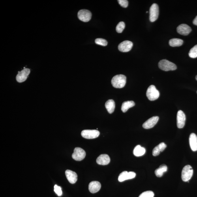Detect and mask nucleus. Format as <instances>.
<instances>
[{"label": "nucleus", "instance_id": "20e7f679", "mask_svg": "<svg viewBox=\"0 0 197 197\" xmlns=\"http://www.w3.org/2000/svg\"><path fill=\"white\" fill-rule=\"evenodd\" d=\"M193 174V170L190 165L186 166L183 168L181 173V178L185 182L190 180Z\"/></svg>", "mask_w": 197, "mask_h": 197}, {"label": "nucleus", "instance_id": "412c9836", "mask_svg": "<svg viewBox=\"0 0 197 197\" xmlns=\"http://www.w3.org/2000/svg\"><path fill=\"white\" fill-rule=\"evenodd\" d=\"M146 152V150L144 147H141L140 145H137L134 148L133 154L136 157H140L144 155Z\"/></svg>", "mask_w": 197, "mask_h": 197}, {"label": "nucleus", "instance_id": "7c9ffc66", "mask_svg": "<svg viewBox=\"0 0 197 197\" xmlns=\"http://www.w3.org/2000/svg\"><path fill=\"white\" fill-rule=\"evenodd\" d=\"M193 23L194 25L197 26V16L194 19L193 21Z\"/></svg>", "mask_w": 197, "mask_h": 197}, {"label": "nucleus", "instance_id": "a878e982", "mask_svg": "<svg viewBox=\"0 0 197 197\" xmlns=\"http://www.w3.org/2000/svg\"><path fill=\"white\" fill-rule=\"evenodd\" d=\"M125 24L123 22H121L119 23L117 26L116 30L118 33H121L125 29Z\"/></svg>", "mask_w": 197, "mask_h": 197}, {"label": "nucleus", "instance_id": "cd10ccee", "mask_svg": "<svg viewBox=\"0 0 197 197\" xmlns=\"http://www.w3.org/2000/svg\"><path fill=\"white\" fill-rule=\"evenodd\" d=\"M154 195L155 194L153 191L148 190L142 193L139 197H154Z\"/></svg>", "mask_w": 197, "mask_h": 197}, {"label": "nucleus", "instance_id": "0eeeda50", "mask_svg": "<svg viewBox=\"0 0 197 197\" xmlns=\"http://www.w3.org/2000/svg\"><path fill=\"white\" fill-rule=\"evenodd\" d=\"M86 156L85 151L80 147H76L74 149L72 157L77 161H80L84 159Z\"/></svg>", "mask_w": 197, "mask_h": 197}, {"label": "nucleus", "instance_id": "39448f33", "mask_svg": "<svg viewBox=\"0 0 197 197\" xmlns=\"http://www.w3.org/2000/svg\"><path fill=\"white\" fill-rule=\"evenodd\" d=\"M99 135V132L96 130H85L81 132V135L83 137L87 139L97 138Z\"/></svg>", "mask_w": 197, "mask_h": 197}, {"label": "nucleus", "instance_id": "4468645a", "mask_svg": "<svg viewBox=\"0 0 197 197\" xmlns=\"http://www.w3.org/2000/svg\"><path fill=\"white\" fill-rule=\"evenodd\" d=\"M158 119L159 117L157 116L151 117L143 124V127L145 129H150L153 128L157 123Z\"/></svg>", "mask_w": 197, "mask_h": 197}, {"label": "nucleus", "instance_id": "473e14b6", "mask_svg": "<svg viewBox=\"0 0 197 197\" xmlns=\"http://www.w3.org/2000/svg\"></svg>", "mask_w": 197, "mask_h": 197}, {"label": "nucleus", "instance_id": "b1692460", "mask_svg": "<svg viewBox=\"0 0 197 197\" xmlns=\"http://www.w3.org/2000/svg\"><path fill=\"white\" fill-rule=\"evenodd\" d=\"M183 44V41L179 38H173L169 41V44L172 47L181 46Z\"/></svg>", "mask_w": 197, "mask_h": 197}, {"label": "nucleus", "instance_id": "4be33fe9", "mask_svg": "<svg viewBox=\"0 0 197 197\" xmlns=\"http://www.w3.org/2000/svg\"><path fill=\"white\" fill-rule=\"evenodd\" d=\"M168 168L166 166L165 164H162L160 166L159 168L156 169L155 171V174L156 176L158 177H161L164 173L167 171Z\"/></svg>", "mask_w": 197, "mask_h": 197}, {"label": "nucleus", "instance_id": "393cba45", "mask_svg": "<svg viewBox=\"0 0 197 197\" xmlns=\"http://www.w3.org/2000/svg\"><path fill=\"white\" fill-rule=\"evenodd\" d=\"M189 55L192 58L197 57V45L190 49L189 53Z\"/></svg>", "mask_w": 197, "mask_h": 197}, {"label": "nucleus", "instance_id": "f3484780", "mask_svg": "<svg viewBox=\"0 0 197 197\" xmlns=\"http://www.w3.org/2000/svg\"><path fill=\"white\" fill-rule=\"evenodd\" d=\"M101 187V184L99 182L93 181L89 184V189L90 192L94 194L99 191Z\"/></svg>", "mask_w": 197, "mask_h": 197}, {"label": "nucleus", "instance_id": "2f4dec72", "mask_svg": "<svg viewBox=\"0 0 197 197\" xmlns=\"http://www.w3.org/2000/svg\"><path fill=\"white\" fill-rule=\"evenodd\" d=\"M196 80H197V75L196 76Z\"/></svg>", "mask_w": 197, "mask_h": 197}, {"label": "nucleus", "instance_id": "9d476101", "mask_svg": "<svg viewBox=\"0 0 197 197\" xmlns=\"http://www.w3.org/2000/svg\"><path fill=\"white\" fill-rule=\"evenodd\" d=\"M133 43L129 41H125L121 43L118 46V49L121 52H127L131 50Z\"/></svg>", "mask_w": 197, "mask_h": 197}, {"label": "nucleus", "instance_id": "2eb2a0df", "mask_svg": "<svg viewBox=\"0 0 197 197\" xmlns=\"http://www.w3.org/2000/svg\"><path fill=\"white\" fill-rule=\"evenodd\" d=\"M65 175L69 182L71 184H74L78 180V175L76 172L70 170L65 171Z\"/></svg>", "mask_w": 197, "mask_h": 197}, {"label": "nucleus", "instance_id": "f8f14e48", "mask_svg": "<svg viewBox=\"0 0 197 197\" xmlns=\"http://www.w3.org/2000/svg\"><path fill=\"white\" fill-rule=\"evenodd\" d=\"M136 176V173L133 172H127V171H123L119 175L118 177V181L123 182L126 180L132 179L134 178Z\"/></svg>", "mask_w": 197, "mask_h": 197}, {"label": "nucleus", "instance_id": "7ed1b4c3", "mask_svg": "<svg viewBox=\"0 0 197 197\" xmlns=\"http://www.w3.org/2000/svg\"><path fill=\"white\" fill-rule=\"evenodd\" d=\"M146 95L147 98L151 101L158 99L160 96L159 91L156 89L155 85H151L147 89Z\"/></svg>", "mask_w": 197, "mask_h": 197}, {"label": "nucleus", "instance_id": "a211bd4d", "mask_svg": "<svg viewBox=\"0 0 197 197\" xmlns=\"http://www.w3.org/2000/svg\"><path fill=\"white\" fill-rule=\"evenodd\" d=\"M190 147L193 151H197V136L196 134L192 133L190 134L189 138Z\"/></svg>", "mask_w": 197, "mask_h": 197}, {"label": "nucleus", "instance_id": "6ab92c4d", "mask_svg": "<svg viewBox=\"0 0 197 197\" xmlns=\"http://www.w3.org/2000/svg\"><path fill=\"white\" fill-rule=\"evenodd\" d=\"M166 147V145L164 142H161L153 149L152 154L154 156H157L160 153L163 151Z\"/></svg>", "mask_w": 197, "mask_h": 197}, {"label": "nucleus", "instance_id": "1a4fd4ad", "mask_svg": "<svg viewBox=\"0 0 197 197\" xmlns=\"http://www.w3.org/2000/svg\"><path fill=\"white\" fill-rule=\"evenodd\" d=\"M186 117L185 113L182 111H178L177 116V125L179 128H183L185 126Z\"/></svg>", "mask_w": 197, "mask_h": 197}, {"label": "nucleus", "instance_id": "ddd939ff", "mask_svg": "<svg viewBox=\"0 0 197 197\" xmlns=\"http://www.w3.org/2000/svg\"><path fill=\"white\" fill-rule=\"evenodd\" d=\"M177 31L178 33L183 36H187L191 31V28L187 24L180 25L177 27Z\"/></svg>", "mask_w": 197, "mask_h": 197}, {"label": "nucleus", "instance_id": "dca6fc26", "mask_svg": "<svg viewBox=\"0 0 197 197\" xmlns=\"http://www.w3.org/2000/svg\"><path fill=\"white\" fill-rule=\"evenodd\" d=\"M110 161V157L106 154H102L100 155L96 159V162L100 165H107Z\"/></svg>", "mask_w": 197, "mask_h": 197}, {"label": "nucleus", "instance_id": "9b49d317", "mask_svg": "<svg viewBox=\"0 0 197 197\" xmlns=\"http://www.w3.org/2000/svg\"><path fill=\"white\" fill-rule=\"evenodd\" d=\"M31 72L30 69L25 68L21 72H19L18 74L16 76V80L19 83L24 82L26 80L28 76Z\"/></svg>", "mask_w": 197, "mask_h": 197}, {"label": "nucleus", "instance_id": "c756f323", "mask_svg": "<svg viewBox=\"0 0 197 197\" xmlns=\"http://www.w3.org/2000/svg\"><path fill=\"white\" fill-rule=\"evenodd\" d=\"M118 2L119 5L122 7L124 8H126L128 6V1L127 0H119Z\"/></svg>", "mask_w": 197, "mask_h": 197}, {"label": "nucleus", "instance_id": "c85d7f7f", "mask_svg": "<svg viewBox=\"0 0 197 197\" xmlns=\"http://www.w3.org/2000/svg\"><path fill=\"white\" fill-rule=\"evenodd\" d=\"M54 191L59 196H61L62 195L61 188L59 186L55 185L54 186Z\"/></svg>", "mask_w": 197, "mask_h": 197}, {"label": "nucleus", "instance_id": "bb28decb", "mask_svg": "<svg viewBox=\"0 0 197 197\" xmlns=\"http://www.w3.org/2000/svg\"><path fill=\"white\" fill-rule=\"evenodd\" d=\"M95 42L96 44L103 46H106L108 44L107 41L102 38H97L95 40Z\"/></svg>", "mask_w": 197, "mask_h": 197}, {"label": "nucleus", "instance_id": "f257e3e1", "mask_svg": "<svg viewBox=\"0 0 197 197\" xmlns=\"http://www.w3.org/2000/svg\"><path fill=\"white\" fill-rule=\"evenodd\" d=\"M126 82V77L123 74L117 75L111 80L113 87L117 89L123 88L125 86Z\"/></svg>", "mask_w": 197, "mask_h": 197}, {"label": "nucleus", "instance_id": "6e6552de", "mask_svg": "<svg viewBox=\"0 0 197 197\" xmlns=\"http://www.w3.org/2000/svg\"><path fill=\"white\" fill-rule=\"evenodd\" d=\"M78 17L79 20L84 22H88L91 20L92 14L89 11L87 10H81L78 12Z\"/></svg>", "mask_w": 197, "mask_h": 197}, {"label": "nucleus", "instance_id": "aec40b11", "mask_svg": "<svg viewBox=\"0 0 197 197\" xmlns=\"http://www.w3.org/2000/svg\"><path fill=\"white\" fill-rule=\"evenodd\" d=\"M105 107L109 113H113L115 108V104L114 100L112 99L108 100L106 103Z\"/></svg>", "mask_w": 197, "mask_h": 197}, {"label": "nucleus", "instance_id": "5701e85b", "mask_svg": "<svg viewBox=\"0 0 197 197\" xmlns=\"http://www.w3.org/2000/svg\"><path fill=\"white\" fill-rule=\"evenodd\" d=\"M135 103L133 101H127L124 102L122 104L121 110L123 113H126L128 109L135 106Z\"/></svg>", "mask_w": 197, "mask_h": 197}, {"label": "nucleus", "instance_id": "f03ea898", "mask_svg": "<svg viewBox=\"0 0 197 197\" xmlns=\"http://www.w3.org/2000/svg\"><path fill=\"white\" fill-rule=\"evenodd\" d=\"M158 67L161 70L165 71L174 70L177 69V66L175 64L165 59L162 60L159 62Z\"/></svg>", "mask_w": 197, "mask_h": 197}, {"label": "nucleus", "instance_id": "423d86ee", "mask_svg": "<svg viewBox=\"0 0 197 197\" xmlns=\"http://www.w3.org/2000/svg\"><path fill=\"white\" fill-rule=\"evenodd\" d=\"M150 21L155 22L157 20L159 15V7L157 4L154 3L150 8Z\"/></svg>", "mask_w": 197, "mask_h": 197}]
</instances>
